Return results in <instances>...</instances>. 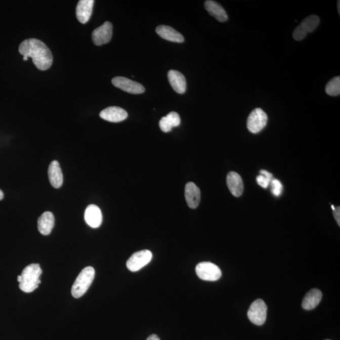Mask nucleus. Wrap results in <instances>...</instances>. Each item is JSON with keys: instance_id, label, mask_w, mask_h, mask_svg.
<instances>
[{"instance_id": "9d476101", "label": "nucleus", "mask_w": 340, "mask_h": 340, "mask_svg": "<svg viewBox=\"0 0 340 340\" xmlns=\"http://www.w3.org/2000/svg\"><path fill=\"white\" fill-rule=\"evenodd\" d=\"M113 26L110 22H105L101 26L98 27L92 33L93 42L96 46H102L109 43L111 40Z\"/></svg>"}, {"instance_id": "412c9836", "label": "nucleus", "mask_w": 340, "mask_h": 340, "mask_svg": "<svg viewBox=\"0 0 340 340\" xmlns=\"http://www.w3.org/2000/svg\"><path fill=\"white\" fill-rule=\"evenodd\" d=\"M322 292L318 288L309 291L304 298L302 306L306 310H311L318 306L321 302L322 299Z\"/></svg>"}, {"instance_id": "7ed1b4c3", "label": "nucleus", "mask_w": 340, "mask_h": 340, "mask_svg": "<svg viewBox=\"0 0 340 340\" xmlns=\"http://www.w3.org/2000/svg\"><path fill=\"white\" fill-rule=\"evenodd\" d=\"M95 272L94 268H84L77 277L72 286L71 294L74 298H81L89 290L95 278Z\"/></svg>"}, {"instance_id": "a211bd4d", "label": "nucleus", "mask_w": 340, "mask_h": 340, "mask_svg": "<svg viewBox=\"0 0 340 340\" xmlns=\"http://www.w3.org/2000/svg\"><path fill=\"white\" fill-rule=\"evenodd\" d=\"M49 179L51 185L55 189H59L63 183V175L58 161L51 162L48 169Z\"/></svg>"}, {"instance_id": "aec40b11", "label": "nucleus", "mask_w": 340, "mask_h": 340, "mask_svg": "<svg viewBox=\"0 0 340 340\" xmlns=\"http://www.w3.org/2000/svg\"><path fill=\"white\" fill-rule=\"evenodd\" d=\"M54 226H55V216L52 212L43 213L38 219V229L43 235H49L52 231Z\"/></svg>"}, {"instance_id": "4468645a", "label": "nucleus", "mask_w": 340, "mask_h": 340, "mask_svg": "<svg viewBox=\"0 0 340 340\" xmlns=\"http://www.w3.org/2000/svg\"><path fill=\"white\" fill-rule=\"evenodd\" d=\"M185 197L189 207L196 208L200 202L201 194L199 188L194 183H187L185 188Z\"/></svg>"}, {"instance_id": "b1692460", "label": "nucleus", "mask_w": 340, "mask_h": 340, "mask_svg": "<svg viewBox=\"0 0 340 340\" xmlns=\"http://www.w3.org/2000/svg\"><path fill=\"white\" fill-rule=\"evenodd\" d=\"M159 128H160L161 130L164 133H168L172 131L173 127L171 122H169V120L168 119V118L166 117H163L161 118L160 121H159Z\"/></svg>"}, {"instance_id": "f03ea898", "label": "nucleus", "mask_w": 340, "mask_h": 340, "mask_svg": "<svg viewBox=\"0 0 340 340\" xmlns=\"http://www.w3.org/2000/svg\"><path fill=\"white\" fill-rule=\"evenodd\" d=\"M42 270L39 264H30L25 268L20 277L19 288L23 292L30 293L37 288L41 283L40 277Z\"/></svg>"}, {"instance_id": "6ab92c4d", "label": "nucleus", "mask_w": 340, "mask_h": 340, "mask_svg": "<svg viewBox=\"0 0 340 340\" xmlns=\"http://www.w3.org/2000/svg\"><path fill=\"white\" fill-rule=\"evenodd\" d=\"M156 32L164 39L174 42L182 43L184 42V37L181 33L177 32L174 28L167 25H159L157 27Z\"/></svg>"}, {"instance_id": "0eeeda50", "label": "nucleus", "mask_w": 340, "mask_h": 340, "mask_svg": "<svg viewBox=\"0 0 340 340\" xmlns=\"http://www.w3.org/2000/svg\"><path fill=\"white\" fill-rule=\"evenodd\" d=\"M267 306L262 300L254 301L251 304L248 312L249 320L258 326L265 323L267 319Z\"/></svg>"}, {"instance_id": "f3484780", "label": "nucleus", "mask_w": 340, "mask_h": 340, "mask_svg": "<svg viewBox=\"0 0 340 340\" xmlns=\"http://www.w3.org/2000/svg\"><path fill=\"white\" fill-rule=\"evenodd\" d=\"M204 7L208 14L215 17L218 21L225 22L228 20L225 10L219 3L208 0L205 2Z\"/></svg>"}, {"instance_id": "4be33fe9", "label": "nucleus", "mask_w": 340, "mask_h": 340, "mask_svg": "<svg viewBox=\"0 0 340 340\" xmlns=\"http://www.w3.org/2000/svg\"><path fill=\"white\" fill-rule=\"evenodd\" d=\"M326 93L329 96H338L340 94V77L336 76L332 78L327 83Z\"/></svg>"}, {"instance_id": "c756f323", "label": "nucleus", "mask_w": 340, "mask_h": 340, "mask_svg": "<svg viewBox=\"0 0 340 340\" xmlns=\"http://www.w3.org/2000/svg\"><path fill=\"white\" fill-rule=\"evenodd\" d=\"M338 14L340 15V2H338Z\"/></svg>"}, {"instance_id": "dca6fc26", "label": "nucleus", "mask_w": 340, "mask_h": 340, "mask_svg": "<svg viewBox=\"0 0 340 340\" xmlns=\"http://www.w3.org/2000/svg\"><path fill=\"white\" fill-rule=\"evenodd\" d=\"M168 78L170 84L175 92L180 94H184L186 91V79L180 72L172 69L168 72Z\"/></svg>"}, {"instance_id": "cd10ccee", "label": "nucleus", "mask_w": 340, "mask_h": 340, "mask_svg": "<svg viewBox=\"0 0 340 340\" xmlns=\"http://www.w3.org/2000/svg\"><path fill=\"white\" fill-rule=\"evenodd\" d=\"M146 340H160L158 335L155 334H151Z\"/></svg>"}, {"instance_id": "6e6552de", "label": "nucleus", "mask_w": 340, "mask_h": 340, "mask_svg": "<svg viewBox=\"0 0 340 340\" xmlns=\"http://www.w3.org/2000/svg\"><path fill=\"white\" fill-rule=\"evenodd\" d=\"M153 254L148 249L139 251L134 253L128 260V269L131 272H137L151 262Z\"/></svg>"}, {"instance_id": "2f4dec72", "label": "nucleus", "mask_w": 340, "mask_h": 340, "mask_svg": "<svg viewBox=\"0 0 340 340\" xmlns=\"http://www.w3.org/2000/svg\"><path fill=\"white\" fill-rule=\"evenodd\" d=\"M326 340H329V339H326Z\"/></svg>"}, {"instance_id": "393cba45", "label": "nucleus", "mask_w": 340, "mask_h": 340, "mask_svg": "<svg viewBox=\"0 0 340 340\" xmlns=\"http://www.w3.org/2000/svg\"><path fill=\"white\" fill-rule=\"evenodd\" d=\"M169 122H171L173 127H177L180 124V117L179 113L175 112H172L166 116Z\"/></svg>"}, {"instance_id": "ddd939ff", "label": "nucleus", "mask_w": 340, "mask_h": 340, "mask_svg": "<svg viewBox=\"0 0 340 340\" xmlns=\"http://www.w3.org/2000/svg\"><path fill=\"white\" fill-rule=\"evenodd\" d=\"M84 220L88 225L93 228H97L102 223V214L100 208L96 205L88 206L84 212Z\"/></svg>"}, {"instance_id": "39448f33", "label": "nucleus", "mask_w": 340, "mask_h": 340, "mask_svg": "<svg viewBox=\"0 0 340 340\" xmlns=\"http://www.w3.org/2000/svg\"><path fill=\"white\" fill-rule=\"evenodd\" d=\"M268 116L260 108H257L249 115L247 119V128L249 132L257 134L262 131L267 125Z\"/></svg>"}, {"instance_id": "f8f14e48", "label": "nucleus", "mask_w": 340, "mask_h": 340, "mask_svg": "<svg viewBox=\"0 0 340 340\" xmlns=\"http://www.w3.org/2000/svg\"><path fill=\"white\" fill-rule=\"evenodd\" d=\"M95 2L94 0H80L77 5V19L81 24H86L92 16Z\"/></svg>"}, {"instance_id": "a878e982", "label": "nucleus", "mask_w": 340, "mask_h": 340, "mask_svg": "<svg viewBox=\"0 0 340 340\" xmlns=\"http://www.w3.org/2000/svg\"><path fill=\"white\" fill-rule=\"evenodd\" d=\"M257 181L260 186L264 188V189H267L269 187L270 183L271 182L272 179L265 177L264 175H260L259 177H257Z\"/></svg>"}, {"instance_id": "5701e85b", "label": "nucleus", "mask_w": 340, "mask_h": 340, "mask_svg": "<svg viewBox=\"0 0 340 340\" xmlns=\"http://www.w3.org/2000/svg\"><path fill=\"white\" fill-rule=\"evenodd\" d=\"M272 193L275 196L279 197L282 192L283 186L279 180L274 179L271 181Z\"/></svg>"}, {"instance_id": "7c9ffc66", "label": "nucleus", "mask_w": 340, "mask_h": 340, "mask_svg": "<svg viewBox=\"0 0 340 340\" xmlns=\"http://www.w3.org/2000/svg\"><path fill=\"white\" fill-rule=\"evenodd\" d=\"M28 58H27V57H25V56H24V58H23V60H24V61H27V60H28Z\"/></svg>"}, {"instance_id": "20e7f679", "label": "nucleus", "mask_w": 340, "mask_h": 340, "mask_svg": "<svg viewBox=\"0 0 340 340\" xmlns=\"http://www.w3.org/2000/svg\"><path fill=\"white\" fill-rule=\"evenodd\" d=\"M196 274L200 279L205 281H216L220 279L222 272L217 266L211 262H201L195 269Z\"/></svg>"}, {"instance_id": "bb28decb", "label": "nucleus", "mask_w": 340, "mask_h": 340, "mask_svg": "<svg viewBox=\"0 0 340 340\" xmlns=\"http://www.w3.org/2000/svg\"><path fill=\"white\" fill-rule=\"evenodd\" d=\"M334 217L335 218L337 223L338 226H340V207H337L334 208L333 210Z\"/></svg>"}, {"instance_id": "f257e3e1", "label": "nucleus", "mask_w": 340, "mask_h": 340, "mask_svg": "<svg viewBox=\"0 0 340 340\" xmlns=\"http://www.w3.org/2000/svg\"><path fill=\"white\" fill-rule=\"evenodd\" d=\"M19 53L23 56L32 59L36 68L41 71L47 70L52 65V53L42 41L28 38L20 44Z\"/></svg>"}, {"instance_id": "c85d7f7f", "label": "nucleus", "mask_w": 340, "mask_h": 340, "mask_svg": "<svg viewBox=\"0 0 340 340\" xmlns=\"http://www.w3.org/2000/svg\"><path fill=\"white\" fill-rule=\"evenodd\" d=\"M4 197V192H2V190H0V200H2Z\"/></svg>"}, {"instance_id": "2eb2a0df", "label": "nucleus", "mask_w": 340, "mask_h": 340, "mask_svg": "<svg viewBox=\"0 0 340 340\" xmlns=\"http://www.w3.org/2000/svg\"><path fill=\"white\" fill-rule=\"evenodd\" d=\"M226 182L232 195L239 197L243 194L244 185L240 175L236 172H229L227 176Z\"/></svg>"}, {"instance_id": "9b49d317", "label": "nucleus", "mask_w": 340, "mask_h": 340, "mask_svg": "<svg viewBox=\"0 0 340 340\" xmlns=\"http://www.w3.org/2000/svg\"><path fill=\"white\" fill-rule=\"evenodd\" d=\"M103 119L111 122H120L127 118L128 112L118 107H110L103 110L100 113Z\"/></svg>"}, {"instance_id": "1a4fd4ad", "label": "nucleus", "mask_w": 340, "mask_h": 340, "mask_svg": "<svg viewBox=\"0 0 340 340\" xmlns=\"http://www.w3.org/2000/svg\"><path fill=\"white\" fill-rule=\"evenodd\" d=\"M112 83L118 89L129 94H141L145 92V89L143 85L124 77H115L112 79Z\"/></svg>"}, {"instance_id": "423d86ee", "label": "nucleus", "mask_w": 340, "mask_h": 340, "mask_svg": "<svg viewBox=\"0 0 340 340\" xmlns=\"http://www.w3.org/2000/svg\"><path fill=\"white\" fill-rule=\"evenodd\" d=\"M319 22L320 19L317 15H312L306 17L293 31V38L298 41L304 39L308 33L313 32L316 29L318 26Z\"/></svg>"}]
</instances>
